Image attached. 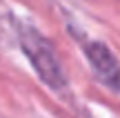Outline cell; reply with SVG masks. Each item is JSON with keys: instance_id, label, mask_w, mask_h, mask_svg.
Returning a JSON list of instances; mask_svg holds the SVG:
<instances>
[{"instance_id": "6da1fadb", "label": "cell", "mask_w": 120, "mask_h": 118, "mask_svg": "<svg viewBox=\"0 0 120 118\" xmlns=\"http://www.w3.org/2000/svg\"><path fill=\"white\" fill-rule=\"evenodd\" d=\"M22 47H25L27 56L31 58V62H34L36 71L40 74V78L56 89L62 87V83H64L62 69H60V62H58L56 53L49 47L47 40L42 36L34 34V31H25L22 34Z\"/></svg>"}, {"instance_id": "7a4b0ae2", "label": "cell", "mask_w": 120, "mask_h": 118, "mask_svg": "<svg viewBox=\"0 0 120 118\" xmlns=\"http://www.w3.org/2000/svg\"><path fill=\"white\" fill-rule=\"evenodd\" d=\"M87 58H89V62H91V67H94L96 76H98L102 83L113 85V87L120 85V67H118V62H116V56H113L105 45L91 42L89 47H87Z\"/></svg>"}]
</instances>
